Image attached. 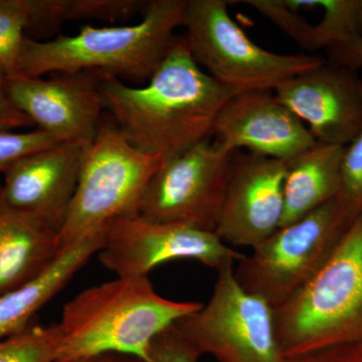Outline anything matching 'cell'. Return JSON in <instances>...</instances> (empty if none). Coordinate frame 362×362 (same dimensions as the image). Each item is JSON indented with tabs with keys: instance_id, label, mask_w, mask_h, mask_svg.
I'll return each instance as SVG.
<instances>
[{
	"instance_id": "cell-9",
	"label": "cell",
	"mask_w": 362,
	"mask_h": 362,
	"mask_svg": "<svg viewBox=\"0 0 362 362\" xmlns=\"http://www.w3.org/2000/svg\"><path fill=\"white\" fill-rule=\"evenodd\" d=\"M235 153L206 140L166 159L149 181L138 214L216 232Z\"/></svg>"
},
{
	"instance_id": "cell-7",
	"label": "cell",
	"mask_w": 362,
	"mask_h": 362,
	"mask_svg": "<svg viewBox=\"0 0 362 362\" xmlns=\"http://www.w3.org/2000/svg\"><path fill=\"white\" fill-rule=\"evenodd\" d=\"M354 218L337 199L276 230L238 262L240 287L272 309L296 296L326 263Z\"/></svg>"
},
{
	"instance_id": "cell-29",
	"label": "cell",
	"mask_w": 362,
	"mask_h": 362,
	"mask_svg": "<svg viewBox=\"0 0 362 362\" xmlns=\"http://www.w3.org/2000/svg\"><path fill=\"white\" fill-rule=\"evenodd\" d=\"M32 125V121L18 110L7 95L6 78L0 73V132H11Z\"/></svg>"
},
{
	"instance_id": "cell-32",
	"label": "cell",
	"mask_w": 362,
	"mask_h": 362,
	"mask_svg": "<svg viewBox=\"0 0 362 362\" xmlns=\"http://www.w3.org/2000/svg\"><path fill=\"white\" fill-rule=\"evenodd\" d=\"M361 83H362V75H361Z\"/></svg>"
},
{
	"instance_id": "cell-11",
	"label": "cell",
	"mask_w": 362,
	"mask_h": 362,
	"mask_svg": "<svg viewBox=\"0 0 362 362\" xmlns=\"http://www.w3.org/2000/svg\"><path fill=\"white\" fill-rule=\"evenodd\" d=\"M6 89L33 125L59 141L90 145L103 121L98 71L6 78Z\"/></svg>"
},
{
	"instance_id": "cell-30",
	"label": "cell",
	"mask_w": 362,
	"mask_h": 362,
	"mask_svg": "<svg viewBox=\"0 0 362 362\" xmlns=\"http://www.w3.org/2000/svg\"><path fill=\"white\" fill-rule=\"evenodd\" d=\"M73 362H146L140 357L123 354H103Z\"/></svg>"
},
{
	"instance_id": "cell-19",
	"label": "cell",
	"mask_w": 362,
	"mask_h": 362,
	"mask_svg": "<svg viewBox=\"0 0 362 362\" xmlns=\"http://www.w3.org/2000/svg\"><path fill=\"white\" fill-rule=\"evenodd\" d=\"M295 11L321 8L322 18L312 28L310 52L329 49L359 35V0H286Z\"/></svg>"
},
{
	"instance_id": "cell-23",
	"label": "cell",
	"mask_w": 362,
	"mask_h": 362,
	"mask_svg": "<svg viewBox=\"0 0 362 362\" xmlns=\"http://www.w3.org/2000/svg\"><path fill=\"white\" fill-rule=\"evenodd\" d=\"M337 199L352 218L362 211V128L344 147Z\"/></svg>"
},
{
	"instance_id": "cell-25",
	"label": "cell",
	"mask_w": 362,
	"mask_h": 362,
	"mask_svg": "<svg viewBox=\"0 0 362 362\" xmlns=\"http://www.w3.org/2000/svg\"><path fill=\"white\" fill-rule=\"evenodd\" d=\"M57 142L61 141L40 129L30 132H0V173H6L21 157Z\"/></svg>"
},
{
	"instance_id": "cell-16",
	"label": "cell",
	"mask_w": 362,
	"mask_h": 362,
	"mask_svg": "<svg viewBox=\"0 0 362 362\" xmlns=\"http://www.w3.org/2000/svg\"><path fill=\"white\" fill-rule=\"evenodd\" d=\"M61 252L58 230L14 209L0 185V297L37 278Z\"/></svg>"
},
{
	"instance_id": "cell-4",
	"label": "cell",
	"mask_w": 362,
	"mask_h": 362,
	"mask_svg": "<svg viewBox=\"0 0 362 362\" xmlns=\"http://www.w3.org/2000/svg\"><path fill=\"white\" fill-rule=\"evenodd\" d=\"M284 357L362 340V211L296 296L273 310Z\"/></svg>"
},
{
	"instance_id": "cell-10",
	"label": "cell",
	"mask_w": 362,
	"mask_h": 362,
	"mask_svg": "<svg viewBox=\"0 0 362 362\" xmlns=\"http://www.w3.org/2000/svg\"><path fill=\"white\" fill-rule=\"evenodd\" d=\"M117 277H148L156 267L176 259H192L218 269L245 255L228 247L214 232L192 226L157 223L140 214L122 216L105 228L97 252Z\"/></svg>"
},
{
	"instance_id": "cell-20",
	"label": "cell",
	"mask_w": 362,
	"mask_h": 362,
	"mask_svg": "<svg viewBox=\"0 0 362 362\" xmlns=\"http://www.w3.org/2000/svg\"><path fill=\"white\" fill-rule=\"evenodd\" d=\"M59 324H30L25 329L0 340V362H57L61 351Z\"/></svg>"
},
{
	"instance_id": "cell-27",
	"label": "cell",
	"mask_w": 362,
	"mask_h": 362,
	"mask_svg": "<svg viewBox=\"0 0 362 362\" xmlns=\"http://www.w3.org/2000/svg\"><path fill=\"white\" fill-rule=\"evenodd\" d=\"M283 362H362V340L285 357Z\"/></svg>"
},
{
	"instance_id": "cell-14",
	"label": "cell",
	"mask_w": 362,
	"mask_h": 362,
	"mask_svg": "<svg viewBox=\"0 0 362 362\" xmlns=\"http://www.w3.org/2000/svg\"><path fill=\"white\" fill-rule=\"evenodd\" d=\"M214 141L233 152L250 153L289 163L316 144L315 138L272 90L233 95L214 126Z\"/></svg>"
},
{
	"instance_id": "cell-8",
	"label": "cell",
	"mask_w": 362,
	"mask_h": 362,
	"mask_svg": "<svg viewBox=\"0 0 362 362\" xmlns=\"http://www.w3.org/2000/svg\"><path fill=\"white\" fill-rule=\"evenodd\" d=\"M235 263L218 269L209 302L175 326L201 356L209 354L218 362H283L273 309L240 287Z\"/></svg>"
},
{
	"instance_id": "cell-2",
	"label": "cell",
	"mask_w": 362,
	"mask_h": 362,
	"mask_svg": "<svg viewBox=\"0 0 362 362\" xmlns=\"http://www.w3.org/2000/svg\"><path fill=\"white\" fill-rule=\"evenodd\" d=\"M187 0H152L139 23L130 25H90L74 35L40 40L26 37L20 77L42 78L54 73L99 71L132 82L148 81L183 25Z\"/></svg>"
},
{
	"instance_id": "cell-21",
	"label": "cell",
	"mask_w": 362,
	"mask_h": 362,
	"mask_svg": "<svg viewBox=\"0 0 362 362\" xmlns=\"http://www.w3.org/2000/svg\"><path fill=\"white\" fill-rule=\"evenodd\" d=\"M28 23V0H0V73L6 78L20 77Z\"/></svg>"
},
{
	"instance_id": "cell-3",
	"label": "cell",
	"mask_w": 362,
	"mask_h": 362,
	"mask_svg": "<svg viewBox=\"0 0 362 362\" xmlns=\"http://www.w3.org/2000/svg\"><path fill=\"white\" fill-rule=\"evenodd\" d=\"M202 306L160 296L148 277H117L87 288L64 306L58 323L63 341L57 362L111 352L146 361L152 340Z\"/></svg>"
},
{
	"instance_id": "cell-17",
	"label": "cell",
	"mask_w": 362,
	"mask_h": 362,
	"mask_svg": "<svg viewBox=\"0 0 362 362\" xmlns=\"http://www.w3.org/2000/svg\"><path fill=\"white\" fill-rule=\"evenodd\" d=\"M104 230L63 250L40 275L0 297V340L32 324L37 311L57 296L101 249Z\"/></svg>"
},
{
	"instance_id": "cell-22",
	"label": "cell",
	"mask_w": 362,
	"mask_h": 362,
	"mask_svg": "<svg viewBox=\"0 0 362 362\" xmlns=\"http://www.w3.org/2000/svg\"><path fill=\"white\" fill-rule=\"evenodd\" d=\"M138 0H62L64 23L71 21H124L144 11Z\"/></svg>"
},
{
	"instance_id": "cell-26",
	"label": "cell",
	"mask_w": 362,
	"mask_h": 362,
	"mask_svg": "<svg viewBox=\"0 0 362 362\" xmlns=\"http://www.w3.org/2000/svg\"><path fill=\"white\" fill-rule=\"evenodd\" d=\"M201 356L173 324L152 340L146 362H199Z\"/></svg>"
},
{
	"instance_id": "cell-18",
	"label": "cell",
	"mask_w": 362,
	"mask_h": 362,
	"mask_svg": "<svg viewBox=\"0 0 362 362\" xmlns=\"http://www.w3.org/2000/svg\"><path fill=\"white\" fill-rule=\"evenodd\" d=\"M345 146L322 144L287 163L284 178V214L280 228L294 223L337 199L341 185Z\"/></svg>"
},
{
	"instance_id": "cell-1",
	"label": "cell",
	"mask_w": 362,
	"mask_h": 362,
	"mask_svg": "<svg viewBox=\"0 0 362 362\" xmlns=\"http://www.w3.org/2000/svg\"><path fill=\"white\" fill-rule=\"evenodd\" d=\"M98 74L104 111L117 130L134 148L164 160L209 140L221 109L238 94L197 65L185 35L175 37L142 87Z\"/></svg>"
},
{
	"instance_id": "cell-15",
	"label": "cell",
	"mask_w": 362,
	"mask_h": 362,
	"mask_svg": "<svg viewBox=\"0 0 362 362\" xmlns=\"http://www.w3.org/2000/svg\"><path fill=\"white\" fill-rule=\"evenodd\" d=\"M88 146L61 141L21 157L4 173L1 187L7 202L59 232L77 189Z\"/></svg>"
},
{
	"instance_id": "cell-6",
	"label": "cell",
	"mask_w": 362,
	"mask_h": 362,
	"mask_svg": "<svg viewBox=\"0 0 362 362\" xmlns=\"http://www.w3.org/2000/svg\"><path fill=\"white\" fill-rule=\"evenodd\" d=\"M225 0H187L185 40L197 65L233 92L276 90L281 84L323 64L308 54H284L252 42L228 11Z\"/></svg>"
},
{
	"instance_id": "cell-5",
	"label": "cell",
	"mask_w": 362,
	"mask_h": 362,
	"mask_svg": "<svg viewBox=\"0 0 362 362\" xmlns=\"http://www.w3.org/2000/svg\"><path fill=\"white\" fill-rule=\"evenodd\" d=\"M163 162L134 148L112 121H102L86 150L77 189L59 232L61 251L117 218L138 214L145 189Z\"/></svg>"
},
{
	"instance_id": "cell-31",
	"label": "cell",
	"mask_w": 362,
	"mask_h": 362,
	"mask_svg": "<svg viewBox=\"0 0 362 362\" xmlns=\"http://www.w3.org/2000/svg\"><path fill=\"white\" fill-rule=\"evenodd\" d=\"M358 23L359 35H361V37H362V0H359Z\"/></svg>"
},
{
	"instance_id": "cell-13",
	"label": "cell",
	"mask_w": 362,
	"mask_h": 362,
	"mask_svg": "<svg viewBox=\"0 0 362 362\" xmlns=\"http://www.w3.org/2000/svg\"><path fill=\"white\" fill-rule=\"evenodd\" d=\"M318 143L346 146L362 128V83L357 71L324 62L274 90Z\"/></svg>"
},
{
	"instance_id": "cell-12",
	"label": "cell",
	"mask_w": 362,
	"mask_h": 362,
	"mask_svg": "<svg viewBox=\"0 0 362 362\" xmlns=\"http://www.w3.org/2000/svg\"><path fill=\"white\" fill-rule=\"evenodd\" d=\"M286 168L277 159L235 152L214 232L223 243L254 249L280 228Z\"/></svg>"
},
{
	"instance_id": "cell-24",
	"label": "cell",
	"mask_w": 362,
	"mask_h": 362,
	"mask_svg": "<svg viewBox=\"0 0 362 362\" xmlns=\"http://www.w3.org/2000/svg\"><path fill=\"white\" fill-rule=\"evenodd\" d=\"M277 25L285 35L291 37L302 49L310 52L313 25L300 16L298 11L288 6L286 0H246L243 1Z\"/></svg>"
},
{
	"instance_id": "cell-28",
	"label": "cell",
	"mask_w": 362,
	"mask_h": 362,
	"mask_svg": "<svg viewBox=\"0 0 362 362\" xmlns=\"http://www.w3.org/2000/svg\"><path fill=\"white\" fill-rule=\"evenodd\" d=\"M328 63L344 66L354 71L362 70V37L357 35L341 44L326 49Z\"/></svg>"
}]
</instances>
